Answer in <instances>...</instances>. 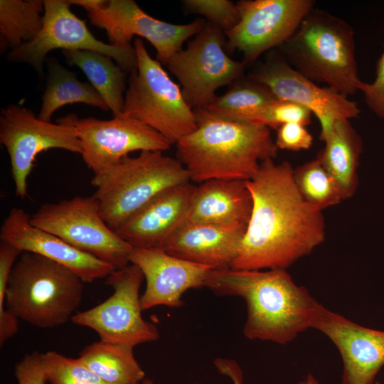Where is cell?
<instances>
[{
    "label": "cell",
    "mask_w": 384,
    "mask_h": 384,
    "mask_svg": "<svg viewBox=\"0 0 384 384\" xmlns=\"http://www.w3.org/2000/svg\"><path fill=\"white\" fill-rule=\"evenodd\" d=\"M250 80L233 85L205 109L224 118L252 123L262 110L277 99L267 87Z\"/></svg>",
    "instance_id": "cell-28"
},
{
    "label": "cell",
    "mask_w": 384,
    "mask_h": 384,
    "mask_svg": "<svg viewBox=\"0 0 384 384\" xmlns=\"http://www.w3.org/2000/svg\"><path fill=\"white\" fill-rule=\"evenodd\" d=\"M313 0H243L236 3L239 21L227 36V46L242 53L245 63L282 46L314 9Z\"/></svg>",
    "instance_id": "cell-15"
},
{
    "label": "cell",
    "mask_w": 384,
    "mask_h": 384,
    "mask_svg": "<svg viewBox=\"0 0 384 384\" xmlns=\"http://www.w3.org/2000/svg\"><path fill=\"white\" fill-rule=\"evenodd\" d=\"M289 161H262L246 181L252 200L250 220L231 269H286L311 254L325 240L322 211L299 193Z\"/></svg>",
    "instance_id": "cell-1"
},
{
    "label": "cell",
    "mask_w": 384,
    "mask_h": 384,
    "mask_svg": "<svg viewBox=\"0 0 384 384\" xmlns=\"http://www.w3.org/2000/svg\"><path fill=\"white\" fill-rule=\"evenodd\" d=\"M189 11L203 16L208 22L224 33L232 29L239 21L236 4L228 0H184Z\"/></svg>",
    "instance_id": "cell-32"
},
{
    "label": "cell",
    "mask_w": 384,
    "mask_h": 384,
    "mask_svg": "<svg viewBox=\"0 0 384 384\" xmlns=\"http://www.w3.org/2000/svg\"><path fill=\"white\" fill-rule=\"evenodd\" d=\"M0 143L9 155L16 196L22 199L27 196L28 177L38 154L50 149L82 153L76 131L65 116L52 123L19 105L1 110Z\"/></svg>",
    "instance_id": "cell-11"
},
{
    "label": "cell",
    "mask_w": 384,
    "mask_h": 384,
    "mask_svg": "<svg viewBox=\"0 0 384 384\" xmlns=\"http://www.w3.org/2000/svg\"><path fill=\"white\" fill-rule=\"evenodd\" d=\"M321 139L325 146L316 157L338 185L344 199L351 198L358 185L362 139L349 119H338Z\"/></svg>",
    "instance_id": "cell-23"
},
{
    "label": "cell",
    "mask_w": 384,
    "mask_h": 384,
    "mask_svg": "<svg viewBox=\"0 0 384 384\" xmlns=\"http://www.w3.org/2000/svg\"><path fill=\"white\" fill-rule=\"evenodd\" d=\"M73 103H84L103 111L109 110L106 102L90 83L80 81L75 73L52 60L38 117L50 122L57 110Z\"/></svg>",
    "instance_id": "cell-26"
},
{
    "label": "cell",
    "mask_w": 384,
    "mask_h": 384,
    "mask_svg": "<svg viewBox=\"0 0 384 384\" xmlns=\"http://www.w3.org/2000/svg\"><path fill=\"white\" fill-rule=\"evenodd\" d=\"M247 226L184 222L161 250L215 270L230 268Z\"/></svg>",
    "instance_id": "cell-21"
},
{
    "label": "cell",
    "mask_w": 384,
    "mask_h": 384,
    "mask_svg": "<svg viewBox=\"0 0 384 384\" xmlns=\"http://www.w3.org/2000/svg\"><path fill=\"white\" fill-rule=\"evenodd\" d=\"M129 346L100 341L87 346L78 358L108 384H138L145 373Z\"/></svg>",
    "instance_id": "cell-25"
},
{
    "label": "cell",
    "mask_w": 384,
    "mask_h": 384,
    "mask_svg": "<svg viewBox=\"0 0 384 384\" xmlns=\"http://www.w3.org/2000/svg\"><path fill=\"white\" fill-rule=\"evenodd\" d=\"M293 178L303 199L321 211L345 200L338 185L317 157L294 169Z\"/></svg>",
    "instance_id": "cell-29"
},
{
    "label": "cell",
    "mask_w": 384,
    "mask_h": 384,
    "mask_svg": "<svg viewBox=\"0 0 384 384\" xmlns=\"http://www.w3.org/2000/svg\"><path fill=\"white\" fill-rule=\"evenodd\" d=\"M214 363L219 372L229 376L234 384H242V373L235 361L229 359L217 358Z\"/></svg>",
    "instance_id": "cell-36"
},
{
    "label": "cell",
    "mask_w": 384,
    "mask_h": 384,
    "mask_svg": "<svg viewBox=\"0 0 384 384\" xmlns=\"http://www.w3.org/2000/svg\"><path fill=\"white\" fill-rule=\"evenodd\" d=\"M141 384H154V383L149 379H145Z\"/></svg>",
    "instance_id": "cell-38"
},
{
    "label": "cell",
    "mask_w": 384,
    "mask_h": 384,
    "mask_svg": "<svg viewBox=\"0 0 384 384\" xmlns=\"http://www.w3.org/2000/svg\"><path fill=\"white\" fill-rule=\"evenodd\" d=\"M42 0H1V48L14 50L34 40L43 26Z\"/></svg>",
    "instance_id": "cell-27"
},
{
    "label": "cell",
    "mask_w": 384,
    "mask_h": 384,
    "mask_svg": "<svg viewBox=\"0 0 384 384\" xmlns=\"http://www.w3.org/2000/svg\"><path fill=\"white\" fill-rule=\"evenodd\" d=\"M252 207L246 181L211 179L196 187L186 222L247 226Z\"/></svg>",
    "instance_id": "cell-22"
},
{
    "label": "cell",
    "mask_w": 384,
    "mask_h": 384,
    "mask_svg": "<svg viewBox=\"0 0 384 384\" xmlns=\"http://www.w3.org/2000/svg\"><path fill=\"white\" fill-rule=\"evenodd\" d=\"M194 112L196 128L176 143L177 159L191 181H248L262 161L277 155L269 127L224 118L206 109Z\"/></svg>",
    "instance_id": "cell-3"
},
{
    "label": "cell",
    "mask_w": 384,
    "mask_h": 384,
    "mask_svg": "<svg viewBox=\"0 0 384 384\" xmlns=\"http://www.w3.org/2000/svg\"><path fill=\"white\" fill-rule=\"evenodd\" d=\"M160 151H142L127 156L105 173L94 176L93 196L107 225L116 231L157 195L189 182L184 166Z\"/></svg>",
    "instance_id": "cell-6"
},
{
    "label": "cell",
    "mask_w": 384,
    "mask_h": 384,
    "mask_svg": "<svg viewBox=\"0 0 384 384\" xmlns=\"http://www.w3.org/2000/svg\"><path fill=\"white\" fill-rule=\"evenodd\" d=\"M249 78L267 87L277 100L299 104L316 116L320 139L338 119L356 118L361 109L354 101L336 91L321 87L294 69L281 55L272 53Z\"/></svg>",
    "instance_id": "cell-16"
},
{
    "label": "cell",
    "mask_w": 384,
    "mask_h": 384,
    "mask_svg": "<svg viewBox=\"0 0 384 384\" xmlns=\"http://www.w3.org/2000/svg\"><path fill=\"white\" fill-rule=\"evenodd\" d=\"M67 63L80 68L90 85L106 102L114 117L122 114L126 73L113 59L100 53L85 50H63Z\"/></svg>",
    "instance_id": "cell-24"
},
{
    "label": "cell",
    "mask_w": 384,
    "mask_h": 384,
    "mask_svg": "<svg viewBox=\"0 0 384 384\" xmlns=\"http://www.w3.org/2000/svg\"><path fill=\"white\" fill-rule=\"evenodd\" d=\"M137 67L130 72L122 113L151 127L171 144L196 128L194 110L139 38L134 41Z\"/></svg>",
    "instance_id": "cell-7"
},
{
    "label": "cell",
    "mask_w": 384,
    "mask_h": 384,
    "mask_svg": "<svg viewBox=\"0 0 384 384\" xmlns=\"http://www.w3.org/2000/svg\"><path fill=\"white\" fill-rule=\"evenodd\" d=\"M379 384V383H378Z\"/></svg>",
    "instance_id": "cell-39"
},
{
    "label": "cell",
    "mask_w": 384,
    "mask_h": 384,
    "mask_svg": "<svg viewBox=\"0 0 384 384\" xmlns=\"http://www.w3.org/2000/svg\"><path fill=\"white\" fill-rule=\"evenodd\" d=\"M30 222L114 270L130 264L133 247L107 225L93 196L44 203L31 216Z\"/></svg>",
    "instance_id": "cell-8"
},
{
    "label": "cell",
    "mask_w": 384,
    "mask_h": 384,
    "mask_svg": "<svg viewBox=\"0 0 384 384\" xmlns=\"http://www.w3.org/2000/svg\"><path fill=\"white\" fill-rule=\"evenodd\" d=\"M359 91L363 93L368 107L378 117L384 119V44L376 63L374 80L363 82Z\"/></svg>",
    "instance_id": "cell-34"
},
{
    "label": "cell",
    "mask_w": 384,
    "mask_h": 384,
    "mask_svg": "<svg viewBox=\"0 0 384 384\" xmlns=\"http://www.w3.org/2000/svg\"><path fill=\"white\" fill-rule=\"evenodd\" d=\"M41 357L46 380L50 384H108L78 358H68L56 351H47Z\"/></svg>",
    "instance_id": "cell-30"
},
{
    "label": "cell",
    "mask_w": 384,
    "mask_h": 384,
    "mask_svg": "<svg viewBox=\"0 0 384 384\" xmlns=\"http://www.w3.org/2000/svg\"><path fill=\"white\" fill-rule=\"evenodd\" d=\"M313 329L337 348L343 363L341 384H373L384 366V331L361 326L322 304Z\"/></svg>",
    "instance_id": "cell-17"
},
{
    "label": "cell",
    "mask_w": 384,
    "mask_h": 384,
    "mask_svg": "<svg viewBox=\"0 0 384 384\" xmlns=\"http://www.w3.org/2000/svg\"><path fill=\"white\" fill-rule=\"evenodd\" d=\"M74 127L82 146V158L94 176L101 175L136 151H164L171 146L160 133L122 114L110 120L65 116Z\"/></svg>",
    "instance_id": "cell-14"
},
{
    "label": "cell",
    "mask_w": 384,
    "mask_h": 384,
    "mask_svg": "<svg viewBox=\"0 0 384 384\" xmlns=\"http://www.w3.org/2000/svg\"><path fill=\"white\" fill-rule=\"evenodd\" d=\"M22 208H13L4 220L0 238L22 252L41 255L77 274L85 282L106 278L115 270L111 265L79 250L59 237L33 225Z\"/></svg>",
    "instance_id": "cell-19"
},
{
    "label": "cell",
    "mask_w": 384,
    "mask_h": 384,
    "mask_svg": "<svg viewBox=\"0 0 384 384\" xmlns=\"http://www.w3.org/2000/svg\"><path fill=\"white\" fill-rule=\"evenodd\" d=\"M43 1L45 10L41 31L32 41L10 50L7 55L9 61L27 63L41 75L45 58L51 50H85L112 58L127 73L136 68L134 46L119 47L97 39L89 31L85 21L70 10L69 1Z\"/></svg>",
    "instance_id": "cell-13"
},
{
    "label": "cell",
    "mask_w": 384,
    "mask_h": 384,
    "mask_svg": "<svg viewBox=\"0 0 384 384\" xmlns=\"http://www.w3.org/2000/svg\"><path fill=\"white\" fill-rule=\"evenodd\" d=\"M297 384H319V381L313 375L309 374L304 380Z\"/></svg>",
    "instance_id": "cell-37"
},
{
    "label": "cell",
    "mask_w": 384,
    "mask_h": 384,
    "mask_svg": "<svg viewBox=\"0 0 384 384\" xmlns=\"http://www.w3.org/2000/svg\"><path fill=\"white\" fill-rule=\"evenodd\" d=\"M41 353L36 351L26 354L15 366L14 374L18 384H46L47 380L41 365Z\"/></svg>",
    "instance_id": "cell-35"
},
{
    "label": "cell",
    "mask_w": 384,
    "mask_h": 384,
    "mask_svg": "<svg viewBox=\"0 0 384 384\" xmlns=\"http://www.w3.org/2000/svg\"><path fill=\"white\" fill-rule=\"evenodd\" d=\"M205 287L218 295L242 298L247 306L243 327L250 340L285 345L309 329L321 304L286 269L213 270Z\"/></svg>",
    "instance_id": "cell-2"
},
{
    "label": "cell",
    "mask_w": 384,
    "mask_h": 384,
    "mask_svg": "<svg viewBox=\"0 0 384 384\" xmlns=\"http://www.w3.org/2000/svg\"><path fill=\"white\" fill-rule=\"evenodd\" d=\"M82 7L93 26L105 30L110 43L132 46L134 36L146 38L156 50V60L167 65L182 49L183 43L196 36L206 22L196 19L187 24H174L145 13L133 0H69Z\"/></svg>",
    "instance_id": "cell-9"
},
{
    "label": "cell",
    "mask_w": 384,
    "mask_h": 384,
    "mask_svg": "<svg viewBox=\"0 0 384 384\" xmlns=\"http://www.w3.org/2000/svg\"><path fill=\"white\" fill-rule=\"evenodd\" d=\"M129 262L140 268L146 279V288L140 297L142 310L161 305L181 306L183 294L192 288L205 287L214 270L156 248H133Z\"/></svg>",
    "instance_id": "cell-18"
},
{
    "label": "cell",
    "mask_w": 384,
    "mask_h": 384,
    "mask_svg": "<svg viewBox=\"0 0 384 384\" xmlns=\"http://www.w3.org/2000/svg\"><path fill=\"white\" fill-rule=\"evenodd\" d=\"M311 112L295 102L276 100L255 118L252 123L277 129L287 123L306 126L311 122Z\"/></svg>",
    "instance_id": "cell-31"
},
{
    "label": "cell",
    "mask_w": 384,
    "mask_h": 384,
    "mask_svg": "<svg viewBox=\"0 0 384 384\" xmlns=\"http://www.w3.org/2000/svg\"><path fill=\"white\" fill-rule=\"evenodd\" d=\"M274 143L278 149L298 151L309 149L313 143V137L305 126L287 123L277 129Z\"/></svg>",
    "instance_id": "cell-33"
},
{
    "label": "cell",
    "mask_w": 384,
    "mask_h": 384,
    "mask_svg": "<svg viewBox=\"0 0 384 384\" xmlns=\"http://www.w3.org/2000/svg\"><path fill=\"white\" fill-rule=\"evenodd\" d=\"M85 283L69 268L41 255L22 252L8 279L6 308L34 326L54 328L75 314Z\"/></svg>",
    "instance_id": "cell-5"
},
{
    "label": "cell",
    "mask_w": 384,
    "mask_h": 384,
    "mask_svg": "<svg viewBox=\"0 0 384 384\" xmlns=\"http://www.w3.org/2000/svg\"><path fill=\"white\" fill-rule=\"evenodd\" d=\"M223 31L206 22L203 28L166 65L178 80L187 103L206 108L216 90L242 77L245 63L231 59L224 50Z\"/></svg>",
    "instance_id": "cell-12"
},
{
    "label": "cell",
    "mask_w": 384,
    "mask_h": 384,
    "mask_svg": "<svg viewBox=\"0 0 384 384\" xmlns=\"http://www.w3.org/2000/svg\"><path fill=\"white\" fill-rule=\"evenodd\" d=\"M196 187L189 181L164 190L115 232L133 248L161 249L186 221Z\"/></svg>",
    "instance_id": "cell-20"
},
{
    "label": "cell",
    "mask_w": 384,
    "mask_h": 384,
    "mask_svg": "<svg viewBox=\"0 0 384 384\" xmlns=\"http://www.w3.org/2000/svg\"><path fill=\"white\" fill-rule=\"evenodd\" d=\"M144 279L134 264L114 270L105 281L113 288L112 295L96 306L75 314L71 321L93 329L104 342L134 348L158 340L156 326L142 316L139 289Z\"/></svg>",
    "instance_id": "cell-10"
},
{
    "label": "cell",
    "mask_w": 384,
    "mask_h": 384,
    "mask_svg": "<svg viewBox=\"0 0 384 384\" xmlns=\"http://www.w3.org/2000/svg\"><path fill=\"white\" fill-rule=\"evenodd\" d=\"M279 48L285 60L314 82L347 97L359 91L354 31L344 20L314 9Z\"/></svg>",
    "instance_id": "cell-4"
}]
</instances>
